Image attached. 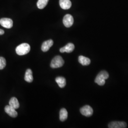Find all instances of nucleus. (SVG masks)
Instances as JSON below:
<instances>
[{"label":"nucleus","mask_w":128,"mask_h":128,"mask_svg":"<svg viewBox=\"0 0 128 128\" xmlns=\"http://www.w3.org/2000/svg\"><path fill=\"white\" fill-rule=\"evenodd\" d=\"M109 77V74L106 71H102L97 76L94 82L100 86H104L105 83V80Z\"/></svg>","instance_id":"obj_1"},{"label":"nucleus","mask_w":128,"mask_h":128,"mask_svg":"<svg viewBox=\"0 0 128 128\" xmlns=\"http://www.w3.org/2000/svg\"><path fill=\"white\" fill-rule=\"evenodd\" d=\"M30 50V46L27 43H22L18 45L16 48V52L18 55H26Z\"/></svg>","instance_id":"obj_2"},{"label":"nucleus","mask_w":128,"mask_h":128,"mask_svg":"<svg viewBox=\"0 0 128 128\" xmlns=\"http://www.w3.org/2000/svg\"><path fill=\"white\" fill-rule=\"evenodd\" d=\"M64 64V60L63 58L60 56H57L51 61L50 66L53 68H57L62 67Z\"/></svg>","instance_id":"obj_3"},{"label":"nucleus","mask_w":128,"mask_h":128,"mask_svg":"<svg viewBox=\"0 0 128 128\" xmlns=\"http://www.w3.org/2000/svg\"><path fill=\"white\" fill-rule=\"evenodd\" d=\"M81 114L86 117H90L93 114V109L89 105H85L80 109Z\"/></svg>","instance_id":"obj_4"},{"label":"nucleus","mask_w":128,"mask_h":128,"mask_svg":"<svg viewBox=\"0 0 128 128\" xmlns=\"http://www.w3.org/2000/svg\"><path fill=\"white\" fill-rule=\"evenodd\" d=\"M63 22L66 27H71L74 23V18L73 16L70 14H66L64 16Z\"/></svg>","instance_id":"obj_5"},{"label":"nucleus","mask_w":128,"mask_h":128,"mask_svg":"<svg viewBox=\"0 0 128 128\" xmlns=\"http://www.w3.org/2000/svg\"><path fill=\"white\" fill-rule=\"evenodd\" d=\"M0 24L3 27L10 28L13 26V21L9 18H2L0 20Z\"/></svg>","instance_id":"obj_6"},{"label":"nucleus","mask_w":128,"mask_h":128,"mask_svg":"<svg viewBox=\"0 0 128 128\" xmlns=\"http://www.w3.org/2000/svg\"><path fill=\"white\" fill-rule=\"evenodd\" d=\"M127 126V124L124 122L114 121L110 122L108 124V127L109 128H125Z\"/></svg>","instance_id":"obj_7"},{"label":"nucleus","mask_w":128,"mask_h":128,"mask_svg":"<svg viewBox=\"0 0 128 128\" xmlns=\"http://www.w3.org/2000/svg\"><path fill=\"white\" fill-rule=\"evenodd\" d=\"M4 110L6 113H7L12 117L15 118L18 116V112L17 111L10 105L6 106L5 107Z\"/></svg>","instance_id":"obj_8"},{"label":"nucleus","mask_w":128,"mask_h":128,"mask_svg":"<svg viewBox=\"0 0 128 128\" xmlns=\"http://www.w3.org/2000/svg\"><path fill=\"white\" fill-rule=\"evenodd\" d=\"M74 49V45L72 43H69L66 45L61 48L60 49V52L61 53H71Z\"/></svg>","instance_id":"obj_9"},{"label":"nucleus","mask_w":128,"mask_h":128,"mask_svg":"<svg viewBox=\"0 0 128 128\" xmlns=\"http://www.w3.org/2000/svg\"><path fill=\"white\" fill-rule=\"evenodd\" d=\"M53 43L54 42L52 40H50L44 42L41 46V50L43 52L48 51L53 46Z\"/></svg>","instance_id":"obj_10"},{"label":"nucleus","mask_w":128,"mask_h":128,"mask_svg":"<svg viewBox=\"0 0 128 128\" xmlns=\"http://www.w3.org/2000/svg\"><path fill=\"white\" fill-rule=\"evenodd\" d=\"M60 4L62 9L68 10L71 8L72 3L70 0H60Z\"/></svg>","instance_id":"obj_11"},{"label":"nucleus","mask_w":128,"mask_h":128,"mask_svg":"<svg viewBox=\"0 0 128 128\" xmlns=\"http://www.w3.org/2000/svg\"><path fill=\"white\" fill-rule=\"evenodd\" d=\"M78 61L82 66H88L91 63V60L89 58L82 56H80L78 57Z\"/></svg>","instance_id":"obj_12"},{"label":"nucleus","mask_w":128,"mask_h":128,"mask_svg":"<svg viewBox=\"0 0 128 128\" xmlns=\"http://www.w3.org/2000/svg\"><path fill=\"white\" fill-rule=\"evenodd\" d=\"M25 80L28 82H32L33 80V78L32 76V72L31 69H28L26 71V73L24 77Z\"/></svg>","instance_id":"obj_13"},{"label":"nucleus","mask_w":128,"mask_h":128,"mask_svg":"<svg viewBox=\"0 0 128 128\" xmlns=\"http://www.w3.org/2000/svg\"><path fill=\"white\" fill-rule=\"evenodd\" d=\"M9 105L15 110L18 109L20 107V104L17 99L15 97H12L9 101Z\"/></svg>","instance_id":"obj_14"},{"label":"nucleus","mask_w":128,"mask_h":128,"mask_svg":"<svg viewBox=\"0 0 128 128\" xmlns=\"http://www.w3.org/2000/svg\"><path fill=\"white\" fill-rule=\"evenodd\" d=\"M68 117V111L65 108H62L60 110V119L62 122L66 120Z\"/></svg>","instance_id":"obj_15"},{"label":"nucleus","mask_w":128,"mask_h":128,"mask_svg":"<svg viewBox=\"0 0 128 128\" xmlns=\"http://www.w3.org/2000/svg\"><path fill=\"white\" fill-rule=\"evenodd\" d=\"M56 82L60 88H64L66 85V80L64 77H57L56 78Z\"/></svg>","instance_id":"obj_16"},{"label":"nucleus","mask_w":128,"mask_h":128,"mask_svg":"<svg viewBox=\"0 0 128 128\" xmlns=\"http://www.w3.org/2000/svg\"><path fill=\"white\" fill-rule=\"evenodd\" d=\"M49 0H38L37 2V6L38 9H44L48 4Z\"/></svg>","instance_id":"obj_17"},{"label":"nucleus","mask_w":128,"mask_h":128,"mask_svg":"<svg viewBox=\"0 0 128 128\" xmlns=\"http://www.w3.org/2000/svg\"><path fill=\"white\" fill-rule=\"evenodd\" d=\"M6 65V60L3 57H0V70H2L4 68Z\"/></svg>","instance_id":"obj_18"},{"label":"nucleus","mask_w":128,"mask_h":128,"mask_svg":"<svg viewBox=\"0 0 128 128\" xmlns=\"http://www.w3.org/2000/svg\"><path fill=\"white\" fill-rule=\"evenodd\" d=\"M4 32L3 30H2V29H0V35H3L4 34Z\"/></svg>","instance_id":"obj_19"}]
</instances>
